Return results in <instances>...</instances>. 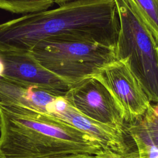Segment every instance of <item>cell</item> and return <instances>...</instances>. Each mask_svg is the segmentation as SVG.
Masks as SVG:
<instances>
[{"mask_svg": "<svg viewBox=\"0 0 158 158\" xmlns=\"http://www.w3.org/2000/svg\"><path fill=\"white\" fill-rule=\"evenodd\" d=\"M125 130L136 144L138 152L158 149V114L151 105L139 118L129 122Z\"/></svg>", "mask_w": 158, "mask_h": 158, "instance_id": "30bf717a", "label": "cell"}, {"mask_svg": "<svg viewBox=\"0 0 158 158\" xmlns=\"http://www.w3.org/2000/svg\"><path fill=\"white\" fill-rule=\"evenodd\" d=\"M72 1H75V0H54V2L58 4L59 6H60L61 4H63L66 2Z\"/></svg>", "mask_w": 158, "mask_h": 158, "instance_id": "9a60e30c", "label": "cell"}, {"mask_svg": "<svg viewBox=\"0 0 158 158\" xmlns=\"http://www.w3.org/2000/svg\"><path fill=\"white\" fill-rule=\"evenodd\" d=\"M51 158H94V156L85 154H73L60 156L54 157Z\"/></svg>", "mask_w": 158, "mask_h": 158, "instance_id": "5bb4252c", "label": "cell"}, {"mask_svg": "<svg viewBox=\"0 0 158 158\" xmlns=\"http://www.w3.org/2000/svg\"><path fill=\"white\" fill-rule=\"evenodd\" d=\"M54 3V0H0V9L25 14L48 9Z\"/></svg>", "mask_w": 158, "mask_h": 158, "instance_id": "8fae6325", "label": "cell"}, {"mask_svg": "<svg viewBox=\"0 0 158 158\" xmlns=\"http://www.w3.org/2000/svg\"><path fill=\"white\" fill-rule=\"evenodd\" d=\"M158 40V0H131Z\"/></svg>", "mask_w": 158, "mask_h": 158, "instance_id": "7c38bea8", "label": "cell"}, {"mask_svg": "<svg viewBox=\"0 0 158 158\" xmlns=\"http://www.w3.org/2000/svg\"><path fill=\"white\" fill-rule=\"evenodd\" d=\"M91 77L109 91L121 108L126 122L141 117L151 106L141 84L122 61L116 60L105 65Z\"/></svg>", "mask_w": 158, "mask_h": 158, "instance_id": "8992f818", "label": "cell"}, {"mask_svg": "<svg viewBox=\"0 0 158 158\" xmlns=\"http://www.w3.org/2000/svg\"><path fill=\"white\" fill-rule=\"evenodd\" d=\"M64 98L85 116L125 133L123 113L106 86L89 77L73 85Z\"/></svg>", "mask_w": 158, "mask_h": 158, "instance_id": "5b68a950", "label": "cell"}, {"mask_svg": "<svg viewBox=\"0 0 158 158\" xmlns=\"http://www.w3.org/2000/svg\"><path fill=\"white\" fill-rule=\"evenodd\" d=\"M30 52L43 67L70 86L116 60L114 48L56 38L41 41Z\"/></svg>", "mask_w": 158, "mask_h": 158, "instance_id": "277c9868", "label": "cell"}, {"mask_svg": "<svg viewBox=\"0 0 158 158\" xmlns=\"http://www.w3.org/2000/svg\"><path fill=\"white\" fill-rule=\"evenodd\" d=\"M0 158H4V157H3V156L1 154V152H0Z\"/></svg>", "mask_w": 158, "mask_h": 158, "instance_id": "e0dca14e", "label": "cell"}, {"mask_svg": "<svg viewBox=\"0 0 158 158\" xmlns=\"http://www.w3.org/2000/svg\"><path fill=\"white\" fill-rule=\"evenodd\" d=\"M47 113L55 116L96 139L103 149L125 153L128 147L124 133L93 120L75 109L64 98L59 96L46 109Z\"/></svg>", "mask_w": 158, "mask_h": 158, "instance_id": "ba28073f", "label": "cell"}, {"mask_svg": "<svg viewBox=\"0 0 158 158\" xmlns=\"http://www.w3.org/2000/svg\"><path fill=\"white\" fill-rule=\"evenodd\" d=\"M102 149L88 133L47 113L0 102V152L4 158H51Z\"/></svg>", "mask_w": 158, "mask_h": 158, "instance_id": "7a4b0ae2", "label": "cell"}, {"mask_svg": "<svg viewBox=\"0 0 158 158\" xmlns=\"http://www.w3.org/2000/svg\"><path fill=\"white\" fill-rule=\"evenodd\" d=\"M120 29L114 48L141 84L150 101L158 103V40L131 0H114Z\"/></svg>", "mask_w": 158, "mask_h": 158, "instance_id": "3957f363", "label": "cell"}, {"mask_svg": "<svg viewBox=\"0 0 158 158\" xmlns=\"http://www.w3.org/2000/svg\"><path fill=\"white\" fill-rule=\"evenodd\" d=\"M157 50H158V44H157Z\"/></svg>", "mask_w": 158, "mask_h": 158, "instance_id": "ac0fdd59", "label": "cell"}, {"mask_svg": "<svg viewBox=\"0 0 158 158\" xmlns=\"http://www.w3.org/2000/svg\"><path fill=\"white\" fill-rule=\"evenodd\" d=\"M4 64L1 77L21 84L65 94L70 85L43 67L30 52H0Z\"/></svg>", "mask_w": 158, "mask_h": 158, "instance_id": "52a82bcc", "label": "cell"}, {"mask_svg": "<svg viewBox=\"0 0 158 158\" xmlns=\"http://www.w3.org/2000/svg\"><path fill=\"white\" fill-rule=\"evenodd\" d=\"M94 158H139L138 151L120 153L110 149H102Z\"/></svg>", "mask_w": 158, "mask_h": 158, "instance_id": "4fadbf2b", "label": "cell"}, {"mask_svg": "<svg viewBox=\"0 0 158 158\" xmlns=\"http://www.w3.org/2000/svg\"><path fill=\"white\" fill-rule=\"evenodd\" d=\"M119 29L114 0H75L0 23V52H30L48 38L115 48Z\"/></svg>", "mask_w": 158, "mask_h": 158, "instance_id": "6da1fadb", "label": "cell"}, {"mask_svg": "<svg viewBox=\"0 0 158 158\" xmlns=\"http://www.w3.org/2000/svg\"><path fill=\"white\" fill-rule=\"evenodd\" d=\"M64 96L59 92L21 84L0 77L1 102L14 103L47 113L48 106L59 96Z\"/></svg>", "mask_w": 158, "mask_h": 158, "instance_id": "9c48e42d", "label": "cell"}, {"mask_svg": "<svg viewBox=\"0 0 158 158\" xmlns=\"http://www.w3.org/2000/svg\"><path fill=\"white\" fill-rule=\"evenodd\" d=\"M4 69V67L3 62H2V60H1V58H0V77H1V75H2V73H3Z\"/></svg>", "mask_w": 158, "mask_h": 158, "instance_id": "2e32d148", "label": "cell"}]
</instances>
